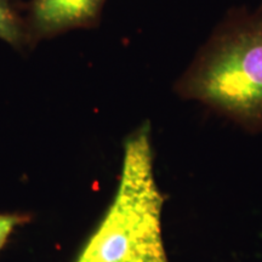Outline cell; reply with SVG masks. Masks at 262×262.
<instances>
[{"instance_id":"6da1fadb","label":"cell","mask_w":262,"mask_h":262,"mask_svg":"<svg viewBox=\"0 0 262 262\" xmlns=\"http://www.w3.org/2000/svg\"><path fill=\"white\" fill-rule=\"evenodd\" d=\"M175 90L245 129H262V9L232 11L179 78Z\"/></svg>"},{"instance_id":"7a4b0ae2","label":"cell","mask_w":262,"mask_h":262,"mask_svg":"<svg viewBox=\"0 0 262 262\" xmlns=\"http://www.w3.org/2000/svg\"><path fill=\"white\" fill-rule=\"evenodd\" d=\"M163 205L146 123L126 137L116 195L75 262H169Z\"/></svg>"},{"instance_id":"3957f363","label":"cell","mask_w":262,"mask_h":262,"mask_svg":"<svg viewBox=\"0 0 262 262\" xmlns=\"http://www.w3.org/2000/svg\"><path fill=\"white\" fill-rule=\"evenodd\" d=\"M104 0H34L32 25L39 35L93 25Z\"/></svg>"},{"instance_id":"277c9868","label":"cell","mask_w":262,"mask_h":262,"mask_svg":"<svg viewBox=\"0 0 262 262\" xmlns=\"http://www.w3.org/2000/svg\"><path fill=\"white\" fill-rule=\"evenodd\" d=\"M0 39L12 47H21L25 31L9 0H0Z\"/></svg>"},{"instance_id":"5b68a950","label":"cell","mask_w":262,"mask_h":262,"mask_svg":"<svg viewBox=\"0 0 262 262\" xmlns=\"http://www.w3.org/2000/svg\"><path fill=\"white\" fill-rule=\"evenodd\" d=\"M24 221H26V219L22 216L0 214V250L8 242L14 229Z\"/></svg>"}]
</instances>
